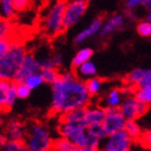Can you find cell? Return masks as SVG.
<instances>
[{"label": "cell", "mask_w": 151, "mask_h": 151, "mask_svg": "<svg viewBox=\"0 0 151 151\" xmlns=\"http://www.w3.org/2000/svg\"><path fill=\"white\" fill-rule=\"evenodd\" d=\"M53 140L47 126L39 121H30L27 124L24 142L29 151H47L52 148Z\"/></svg>", "instance_id": "277c9868"}, {"label": "cell", "mask_w": 151, "mask_h": 151, "mask_svg": "<svg viewBox=\"0 0 151 151\" xmlns=\"http://www.w3.org/2000/svg\"><path fill=\"white\" fill-rule=\"evenodd\" d=\"M67 0H54L44 11L41 23V29L49 38H55L65 30L64 11Z\"/></svg>", "instance_id": "7a4b0ae2"}, {"label": "cell", "mask_w": 151, "mask_h": 151, "mask_svg": "<svg viewBox=\"0 0 151 151\" xmlns=\"http://www.w3.org/2000/svg\"><path fill=\"white\" fill-rule=\"evenodd\" d=\"M40 73L42 75V78L44 80V83L52 84L56 81L57 78L60 77V71L58 68H43L40 70Z\"/></svg>", "instance_id": "83f0119b"}, {"label": "cell", "mask_w": 151, "mask_h": 151, "mask_svg": "<svg viewBox=\"0 0 151 151\" xmlns=\"http://www.w3.org/2000/svg\"><path fill=\"white\" fill-rule=\"evenodd\" d=\"M123 94L121 88H112L108 92L104 99V104L106 108H120L123 103Z\"/></svg>", "instance_id": "e0dca14e"}, {"label": "cell", "mask_w": 151, "mask_h": 151, "mask_svg": "<svg viewBox=\"0 0 151 151\" xmlns=\"http://www.w3.org/2000/svg\"><path fill=\"white\" fill-rule=\"evenodd\" d=\"M92 56H93V50L91 47H82L75 54V56L71 60V67L75 69L81 64L91 60Z\"/></svg>", "instance_id": "ac0fdd59"}, {"label": "cell", "mask_w": 151, "mask_h": 151, "mask_svg": "<svg viewBox=\"0 0 151 151\" xmlns=\"http://www.w3.org/2000/svg\"><path fill=\"white\" fill-rule=\"evenodd\" d=\"M146 19H147V21H149V22H151V9H150V11L148 12V14H147V17H146Z\"/></svg>", "instance_id": "f6af8a7d"}, {"label": "cell", "mask_w": 151, "mask_h": 151, "mask_svg": "<svg viewBox=\"0 0 151 151\" xmlns=\"http://www.w3.org/2000/svg\"><path fill=\"white\" fill-rule=\"evenodd\" d=\"M52 58H53V62L55 64V67L56 68H60L62 67L63 65V62H64V58H63V55L60 53H54L52 55Z\"/></svg>", "instance_id": "f35d334b"}, {"label": "cell", "mask_w": 151, "mask_h": 151, "mask_svg": "<svg viewBox=\"0 0 151 151\" xmlns=\"http://www.w3.org/2000/svg\"><path fill=\"white\" fill-rule=\"evenodd\" d=\"M85 85H86V88H88V94L91 96H95V95H98L99 92L101 91L103 88V85H104V82L101 78H97V77H92V78L88 79L85 81Z\"/></svg>", "instance_id": "7402d4cb"}, {"label": "cell", "mask_w": 151, "mask_h": 151, "mask_svg": "<svg viewBox=\"0 0 151 151\" xmlns=\"http://www.w3.org/2000/svg\"><path fill=\"white\" fill-rule=\"evenodd\" d=\"M6 142H8V138L4 135V133H0V146L4 147V145H6Z\"/></svg>", "instance_id": "b9f144b4"}, {"label": "cell", "mask_w": 151, "mask_h": 151, "mask_svg": "<svg viewBox=\"0 0 151 151\" xmlns=\"http://www.w3.org/2000/svg\"><path fill=\"white\" fill-rule=\"evenodd\" d=\"M125 123L126 119L123 116L120 108H106V116L103 121V126L108 135L123 129Z\"/></svg>", "instance_id": "9c48e42d"}, {"label": "cell", "mask_w": 151, "mask_h": 151, "mask_svg": "<svg viewBox=\"0 0 151 151\" xmlns=\"http://www.w3.org/2000/svg\"><path fill=\"white\" fill-rule=\"evenodd\" d=\"M144 147L148 149H151V131H146L142 133V138L139 139V142Z\"/></svg>", "instance_id": "8d00e7d4"}, {"label": "cell", "mask_w": 151, "mask_h": 151, "mask_svg": "<svg viewBox=\"0 0 151 151\" xmlns=\"http://www.w3.org/2000/svg\"><path fill=\"white\" fill-rule=\"evenodd\" d=\"M120 110L126 120H137L145 114L148 110V106L132 95L125 97L120 106Z\"/></svg>", "instance_id": "ba28073f"}, {"label": "cell", "mask_w": 151, "mask_h": 151, "mask_svg": "<svg viewBox=\"0 0 151 151\" xmlns=\"http://www.w3.org/2000/svg\"><path fill=\"white\" fill-rule=\"evenodd\" d=\"M76 76L78 78L82 79V80H88V79L92 78V77H95L96 73H97V68H96V65H95L91 60L85 62V63L81 64L80 66H78L77 68H75Z\"/></svg>", "instance_id": "2e32d148"}, {"label": "cell", "mask_w": 151, "mask_h": 151, "mask_svg": "<svg viewBox=\"0 0 151 151\" xmlns=\"http://www.w3.org/2000/svg\"><path fill=\"white\" fill-rule=\"evenodd\" d=\"M2 112H3L2 110H0V129H2L4 127V124H6V121H4Z\"/></svg>", "instance_id": "7bdbcfd3"}, {"label": "cell", "mask_w": 151, "mask_h": 151, "mask_svg": "<svg viewBox=\"0 0 151 151\" xmlns=\"http://www.w3.org/2000/svg\"><path fill=\"white\" fill-rule=\"evenodd\" d=\"M88 10V3L67 0L64 11V28L65 30L73 27L81 19Z\"/></svg>", "instance_id": "52a82bcc"}, {"label": "cell", "mask_w": 151, "mask_h": 151, "mask_svg": "<svg viewBox=\"0 0 151 151\" xmlns=\"http://www.w3.org/2000/svg\"><path fill=\"white\" fill-rule=\"evenodd\" d=\"M135 140L125 132V129H120L111 133L101 142V151H131Z\"/></svg>", "instance_id": "8992f818"}, {"label": "cell", "mask_w": 151, "mask_h": 151, "mask_svg": "<svg viewBox=\"0 0 151 151\" xmlns=\"http://www.w3.org/2000/svg\"><path fill=\"white\" fill-rule=\"evenodd\" d=\"M134 96L147 106H151V88L147 86H136Z\"/></svg>", "instance_id": "d4e9b609"}, {"label": "cell", "mask_w": 151, "mask_h": 151, "mask_svg": "<svg viewBox=\"0 0 151 151\" xmlns=\"http://www.w3.org/2000/svg\"><path fill=\"white\" fill-rule=\"evenodd\" d=\"M73 1H79V2H84V3H88L90 0H73Z\"/></svg>", "instance_id": "bcb514c9"}, {"label": "cell", "mask_w": 151, "mask_h": 151, "mask_svg": "<svg viewBox=\"0 0 151 151\" xmlns=\"http://www.w3.org/2000/svg\"><path fill=\"white\" fill-rule=\"evenodd\" d=\"M27 54L25 44L19 39H13L10 50L4 56L0 57V79L13 81L22 63L23 58Z\"/></svg>", "instance_id": "3957f363"}, {"label": "cell", "mask_w": 151, "mask_h": 151, "mask_svg": "<svg viewBox=\"0 0 151 151\" xmlns=\"http://www.w3.org/2000/svg\"><path fill=\"white\" fill-rule=\"evenodd\" d=\"M14 38H12V39H1V40H0V57L4 56L6 54V52L10 50L11 44H12V41Z\"/></svg>", "instance_id": "e575fe53"}, {"label": "cell", "mask_w": 151, "mask_h": 151, "mask_svg": "<svg viewBox=\"0 0 151 151\" xmlns=\"http://www.w3.org/2000/svg\"><path fill=\"white\" fill-rule=\"evenodd\" d=\"M145 68H135V69H133L125 77V83L137 86L138 83L140 82V80L142 79V77H144V75H145Z\"/></svg>", "instance_id": "4316f807"}, {"label": "cell", "mask_w": 151, "mask_h": 151, "mask_svg": "<svg viewBox=\"0 0 151 151\" xmlns=\"http://www.w3.org/2000/svg\"><path fill=\"white\" fill-rule=\"evenodd\" d=\"M86 129H88L90 135L95 137V138L101 139V142L108 136L107 132L105 131L104 126H103V123H90Z\"/></svg>", "instance_id": "cb8c5ba5"}, {"label": "cell", "mask_w": 151, "mask_h": 151, "mask_svg": "<svg viewBox=\"0 0 151 151\" xmlns=\"http://www.w3.org/2000/svg\"><path fill=\"white\" fill-rule=\"evenodd\" d=\"M30 93H32V88H29L25 82L24 81L16 82V94H17V98H19V99H25V98H27L30 95Z\"/></svg>", "instance_id": "f546056e"}, {"label": "cell", "mask_w": 151, "mask_h": 151, "mask_svg": "<svg viewBox=\"0 0 151 151\" xmlns=\"http://www.w3.org/2000/svg\"><path fill=\"white\" fill-rule=\"evenodd\" d=\"M38 60H39L41 69H43V68H54V67H55V64H54L52 56H47V57H42V58H38ZM55 68H56V67H55Z\"/></svg>", "instance_id": "d590c367"}, {"label": "cell", "mask_w": 151, "mask_h": 151, "mask_svg": "<svg viewBox=\"0 0 151 151\" xmlns=\"http://www.w3.org/2000/svg\"><path fill=\"white\" fill-rule=\"evenodd\" d=\"M27 124L19 119H10L4 124V135L8 138V142L24 140L26 136Z\"/></svg>", "instance_id": "8fae6325"}, {"label": "cell", "mask_w": 151, "mask_h": 151, "mask_svg": "<svg viewBox=\"0 0 151 151\" xmlns=\"http://www.w3.org/2000/svg\"><path fill=\"white\" fill-rule=\"evenodd\" d=\"M24 82H25L26 84L28 85L32 90H35V88H39V86H41V85L43 84L44 80H43V78H42V75H41L40 71H39V73H32V75L28 76V77L24 80Z\"/></svg>", "instance_id": "f1b7e54d"}, {"label": "cell", "mask_w": 151, "mask_h": 151, "mask_svg": "<svg viewBox=\"0 0 151 151\" xmlns=\"http://www.w3.org/2000/svg\"><path fill=\"white\" fill-rule=\"evenodd\" d=\"M9 80L0 79V110L8 111L6 103H8V91L10 86Z\"/></svg>", "instance_id": "484cf974"}, {"label": "cell", "mask_w": 151, "mask_h": 151, "mask_svg": "<svg viewBox=\"0 0 151 151\" xmlns=\"http://www.w3.org/2000/svg\"><path fill=\"white\" fill-rule=\"evenodd\" d=\"M4 151H29L24 140L8 142L4 145Z\"/></svg>", "instance_id": "4dcf8cb0"}, {"label": "cell", "mask_w": 151, "mask_h": 151, "mask_svg": "<svg viewBox=\"0 0 151 151\" xmlns=\"http://www.w3.org/2000/svg\"><path fill=\"white\" fill-rule=\"evenodd\" d=\"M40 70H41V67L38 58H36L34 54L27 52V54L23 58L22 63L19 65V69L16 71V75L14 77L13 81L15 82L24 81L28 76L32 75V73H39Z\"/></svg>", "instance_id": "30bf717a"}, {"label": "cell", "mask_w": 151, "mask_h": 151, "mask_svg": "<svg viewBox=\"0 0 151 151\" xmlns=\"http://www.w3.org/2000/svg\"><path fill=\"white\" fill-rule=\"evenodd\" d=\"M14 29L12 19L0 17V40L14 38Z\"/></svg>", "instance_id": "ffe728a7"}, {"label": "cell", "mask_w": 151, "mask_h": 151, "mask_svg": "<svg viewBox=\"0 0 151 151\" xmlns=\"http://www.w3.org/2000/svg\"><path fill=\"white\" fill-rule=\"evenodd\" d=\"M103 24H104L103 17H96V19H94L84 29H82L81 32H79L76 35L75 43L81 44L83 42H85L86 40H88L90 38L94 37L96 34L101 32Z\"/></svg>", "instance_id": "4fadbf2b"}, {"label": "cell", "mask_w": 151, "mask_h": 151, "mask_svg": "<svg viewBox=\"0 0 151 151\" xmlns=\"http://www.w3.org/2000/svg\"><path fill=\"white\" fill-rule=\"evenodd\" d=\"M47 151H56V150H55V149H53V148H51V149H49Z\"/></svg>", "instance_id": "7dc6e473"}, {"label": "cell", "mask_w": 151, "mask_h": 151, "mask_svg": "<svg viewBox=\"0 0 151 151\" xmlns=\"http://www.w3.org/2000/svg\"><path fill=\"white\" fill-rule=\"evenodd\" d=\"M124 129L135 142H139V139L142 138V133H144L136 120H126Z\"/></svg>", "instance_id": "44dd1931"}, {"label": "cell", "mask_w": 151, "mask_h": 151, "mask_svg": "<svg viewBox=\"0 0 151 151\" xmlns=\"http://www.w3.org/2000/svg\"><path fill=\"white\" fill-rule=\"evenodd\" d=\"M17 11L14 6V0H0V17L13 19Z\"/></svg>", "instance_id": "d6986e66"}, {"label": "cell", "mask_w": 151, "mask_h": 151, "mask_svg": "<svg viewBox=\"0 0 151 151\" xmlns=\"http://www.w3.org/2000/svg\"><path fill=\"white\" fill-rule=\"evenodd\" d=\"M75 147V144L70 139L63 137V136H60L58 138L54 139L53 146H52V148L56 151H73Z\"/></svg>", "instance_id": "603a6c76"}, {"label": "cell", "mask_w": 151, "mask_h": 151, "mask_svg": "<svg viewBox=\"0 0 151 151\" xmlns=\"http://www.w3.org/2000/svg\"><path fill=\"white\" fill-rule=\"evenodd\" d=\"M32 0H14V6L17 12L26 11L29 6H32Z\"/></svg>", "instance_id": "836d02e7"}, {"label": "cell", "mask_w": 151, "mask_h": 151, "mask_svg": "<svg viewBox=\"0 0 151 151\" xmlns=\"http://www.w3.org/2000/svg\"><path fill=\"white\" fill-rule=\"evenodd\" d=\"M136 30L139 36L142 37H150L151 36V22L149 21H142L139 22L136 26Z\"/></svg>", "instance_id": "d6a6232c"}, {"label": "cell", "mask_w": 151, "mask_h": 151, "mask_svg": "<svg viewBox=\"0 0 151 151\" xmlns=\"http://www.w3.org/2000/svg\"><path fill=\"white\" fill-rule=\"evenodd\" d=\"M142 6H144L147 9H151V0H142Z\"/></svg>", "instance_id": "ee69618b"}, {"label": "cell", "mask_w": 151, "mask_h": 151, "mask_svg": "<svg viewBox=\"0 0 151 151\" xmlns=\"http://www.w3.org/2000/svg\"><path fill=\"white\" fill-rule=\"evenodd\" d=\"M137 86H147V88H151V70L146 69L145 75L140 80Z\"/></svg>", "instance_id": "74e56055"}, {"label": "cell", "mask_w": 151, "mask_h": 151, "mask_svg": "<svg viewBox=\"0 0 151 151\" xmlns=\"http://www.w3.org/2000/svg\"><path fill=\"white\" fill-rule=\"evenodd\" d=\"M142 3V0H126L125 6H126V9L133 10V9H135L136 6H140Z\"/></svg>", "instance_id": "ab89813d"}, {"label": "cell", "mask_w": 151, "mask_h": 151, "mask_svg": "<svg viewBox=\"0 0 151 151\" xmlns=\"http://www.w3.org/2000/svg\"><path fill=\"white\" fill-rule=\"evenodd\" d=\"M17 98V94H16V82L11 81L10 82L9 91H8V103H6V107L8 110L14 106Z\"/></svg>", "instance_id": "1f68e13d"}, {"label": "cell", "mask_w": 151, "mask_h": 151, "mask_svg": "<svg viewBox=\"0 0 151 151\" xmlns=\"http://www.w3.org/2000/svg\"><path fill=\"white\" fill-rule=\"evenodd\" d=\"M106 116V107L101 106H93L88 105L86 106V120L88 123H103Z\"/></svg>", "instance_id": "9a60e30c"}, {"label": "cell", "mask_w": 151, "mask_h": 151, "mask_svg": "<svg viewBox=\"0 0 151 151\" xmlns=\"http://www.w3.org/2000/svg\"><path fill=\"white\" fill-rule=\"evenodd\" d=\"M123 25H124V16L122 14H114V15L110 16L103 24V27H101L99 34L101 37H107L114 32L122 29Z\"/></svg>", "instance_id": "5bb4252c"}, {"label": "cell", "mask_w": 151, "mask_h": 151, "mask_svg": "<svg viewBox=\"0 0 151 151\" xmlns=\"http://www.w3.org/2000/svg\"><path fill=\"white\" fill-rule=\"evenodd\" d=\"M57 132L60 136L70 139L75 144L76 147H83V146H92L96 148L101 147V139L91 136L88 134L86 127H83V126L71 125V124L60 122L57 126Z\"/></svg>", "instance_id": "5b68a950"}, {"label": "cell", "mask_w": 151, "mask_h": 151, "mask_svg": "<svg viewBox=\"0 0 151 151\" xmlns=\"http://www.w3.org/2000/svg\"><path fill=\"white\" fill-rule=\"evenodd\" d=\"M60 122L88 127V123L86 120V107L75 108L60 116Z\"/></svg>", "instance_id": "7c38bea8"}, {"label": "cell", "mask_w": 151, "mask_h": 151, "mask_svg": "<svg viewBox=\"0 0 151 151\" xmlns=\"http://www.w3.org/2000/svg\"><path fill=\"white\" fill-rule=\"evenodd\" d=\"M73 151H101L99 148L92 147V146H83V147H75Z\"/></svg>", "instance_id": "60d3db41"}, {"label": "cell", "mask_w": 151, "mask_h": 151, "mask_svg": "<svg viewBox=\"0 0 151 151\" xmlns=\"http://www.w3.org/2000/svg\"><path fill=\"white\" fill-rule=\"evenodd\" d=\"M51 112L57 116L75 108L86 107L92 97L85 81L71 71L60 73L56 81L51 84Z\"/></svg>", "instance_id": "6da1fadb"}]
</instances>
